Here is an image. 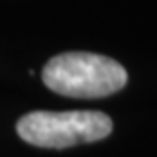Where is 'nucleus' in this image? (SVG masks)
<instances>
[{"instance_id": "f03ea898", "label": "nucleus", "mask_w": 157, "mask_h": 157, "mask_svg": "<svg viewBox=\"0 0 157 157\" xmlns=\"http://www.w3.org/2000/svg\"><path fill=\"white\" fill-rule=\"evenodd\" d=\"M18 137L35 147L65 149L80 143H96L112 133V121L98 110L49 112L35 110L18 118Z\"/></svg>"}, {"instance_id": "f257e3e1", "label": "nucleus", "mask_w": 157, "mask_h": 157, "mask_svg": "<svg viewBox=\"0 0 157 157\" xmlns=\"http://www.w3.org/2000/svg\"><path fill=\"white\" fill-rule=\"evenodd\" d=\"M51 92L70 98H104L127 86L128 74L117 59L86 51L59 53L41 76Z\"/></svg>"}]
</instances>
